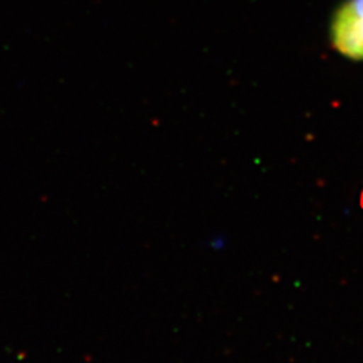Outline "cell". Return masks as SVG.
<instances>
[{"instance_id": "6da1fadb", "label": "cell", "mask_w": 363, "mask_h": 363, "mask_svg": "<svg viewBox=\"0 0 363 363\" xmlns=\"http://www.w3.org/2000/svg\"><path fill=\"white\" fill-rule=\"evenodd\" d=\"M330 38L342 55L363 60V0H345L333 16Z\"/></svg>"}]
</instances>
